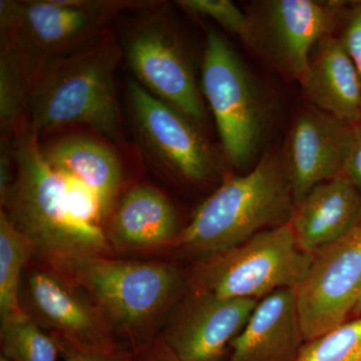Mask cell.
<instances>
[{"instance_id":"30bf717a","label":"cell","mask_w":361,"mask_h":361,"mask_svg":"<svg viewBox=\"0 0 361 361\" xmlns=\"http://www.w3.org/2000/svg\"><path fill=\"white\" fill-rule=\"evenodd\" d=\"M342 6L337 1L270 0L250 18L248 44L278 70L300 82L316 44L329 35Z\"/></svg>"},{"instance_id":"9a60e30c","label":"cell","mask_w":361,"mask_h":361,"mask_svg":"<svg viewBox=\"0 0 361 361\" xmlns=\"http://www.w3.org/2000/svg\"><path fill=\"white\" fill-rule=\"evenodd\" d=\"M361 220V192L344 176L322 183L297 204L289 221L297 245L314 256Z\"/></svg>"},{"instance_id":"83f0119b","label":"cell","mask_w":361,"mask_h":361,"mask_svg":"<svg viewBox=\"0 0 361 361\" xmlns=\"http://www.w3.org/2000/svg\"><path fill=\"white\" fill-rule=\"evenodd\" d=\"M141 361H180L174 355L161 341H157L151 348L149 349L148 353L145 355Z\"/></svg>"},{"instance_id":"484cf974","label":"cell","mask_w":361,"mask_h":361,"mask_svg":"<svg viewBox=\"0 0 361 361\" xmlns=\"http://www.w3.org/2000/svg\"><path fill=\"white\" fill-rule=\"evenodd\" d=\"M342 176L348 178L361 192V118L351 125L350 140Z\"/></svg>"},{"instance_id":"277c9868","label":"cell","mask_w":361,"mask_h":361,"mask_svg":"<svg viewBox=\"0 0 361 361\" xmlns=\"http://www.w3.org/2000/svg\"><path fill=\"white\" fill-rule=\"evenodd\" d=\"M294 208L284 165L267 154L248 174L224 180L197 209L173 245L204 257L287 224Z\"/></svg>"},{"instance_id":"ac0fdd59","label":"cell","mask_w":361,"mask_h":361,"mask_svg":"<svg viewBox=\"0 0 361 361\" xmlns=\"http://www.w3.org/2000/svg\"><path fill=\"white\" fill-rule=\"evenodd\" d=\"M111 214L106 235L111 248L142 251L173 245L180 232L173 204L148 185L132 188Z\"/></svg>"},{"instance_id":"7402d4cb","label":"cell","mask_w":361,"mask_h":361,"mask_svg":"<svg viewBox=\"0 0 361 361\" xmlns=\"http://www.w3.org/2000/svg\"><path fill=\"white\" fill-rule=\"evenodd\" d=\"M1 355L11 361H58L61 355L56 337L28 316L1 323Z\"/></svg>"},{"instance_id":"5b68a950","label":"cell","mask_w":361,"mask_h":361,"mask_svg":"<svg viewBox=\"0 0 361 361\" xmlns=\"http://www.w3.org/2000/svg\"><path fill=\"white\" fill-rule=\"evenodd\" d=\"M313 257L299 248L287 223L199 258L187 286L194 293L259 300L279 289L296 288Z\"/></svg>"},{"instance_id":"5bb4252c","label":"cell","mask_w":361,"mask_h":361,"mask_svg":"<svg viewBox=\"0 0 361 361\" xmlns=\"http://www.w3.org/2000/svg\"><path fill=\"white\" fill-rule=\"evenodd\" d=\"M350 134L351 125L314 106L299 114L284 164L295 206L313 188L342 175Z\"/></svg>"},{"instance_id":"f546056e","label":"cell","mask_w":361,"mask_h":361,"mask_svg":"<svg viewBox=\"0 0 361 361\" xmlns=\"http://www.w3.org/2000/svg\"><path fill=\"white\" fill-rule=\"evenodd\" d=\"M0 361H11V360H7L6 356L0 355Z\"/></svg>"},{"instance_id":"52a82bcc","label":"cell","mask_w":361,"mask_h":361,"mask_svg":"<svg viewBox=\"0 0 361 361\" xmlns=\"http://www.w3.org/2000/svg\"><path fill=\"white\" fill-rule=\"evenodd\" d=\"M145 6H148V2L1 0L0 26L1 32L51 59L68 54L94 39L120 11Z\"/></svg>"},{"instance_id":"d4e9b609","label":"cell","mask_w":361,"mask_h":361,"mask_svg":"<svg viewBox=\"0 0 361 361\" xmlns=\"http://www.w3.org/2000/svg\"><path fill=\"white\" fill-rule=\"evenodd\" d=\"M56 337L65 361H133L135 351L114 345H89Z\"/></svg>"},{"instance_id":"cb8c5ba5","label":"cell","mask_w":361,"mask_h":361,"mask_svg":"<svg viewBox=\"0 0 361 361\" xmlns=\"http://www.w3.org/2000/svg\"><path fill=\"white\" fill-rule=\"evenodd\" d=\"M180 6L191 13L203 14L219 23L233 35L248 42L251 20L236 4L229 0H180Z\"/></svg>"},{"instance_id":"3957f363","label":"cell","mask_w":361,"mask_h":361,"mask_svg":"<svg viewBox=\"0 0 361 361\" xmlns=\"http://www.w3.org/2000/svg\"><path fill=\"white\" fill-rule=\"evenodd\" d=\"M45 264L84 292L114 334L135 348L152 338L187 286L180 270L167 263L89 255Z\"/></svg>"},{"instance_id":"4fadbf2b","label":"cell","mask_w":361,"mask_h":361,"mask_svg":"<svg viewBox=\"0 0 361 361\" xmlns=\"http://www.w3.org/2000/svg\"><path fill=\"white\" fill-rule=\"evenodd\" d=\"M258 302L190 292L176 306L161 342L180 361H220Z\"/></svg>"},{"instance_id":"2e32d148","label":"cell","mask_w":361,"mask_h":361,"mask_svg":"<svg viewBox=\"0 0 361 361\" xmlns=\"http://www.w3.org/2000/svg\"><path fill=\"white\" fill-rule=\"evenodd\" d=\"M301 87L314 108L353 125L361 118V77L341 39L326 35L311 54Z\"/></svg>"},{"instance_id":"4316f807","label":"cell","mask_w":361,"mask_h":361,"mask_svg":"<svg viewBox=\"0 0 361 361\" xmlns=\"http://www.w3.org/2000/svg\"><path fill=\"white\" fill-rule=\"evenodd\" d=\"M361 77V4L351 11L341 37Z\"/></svg>"},{"instance_id":"44dd1931","label":"cell","mask_w":361,"mask_h":361,"mask_svg":"<svg viewBox=\"0 0 361 361\" xmlns=\"http://www.w3.org/2000/svg\"><path fill=\"white\" fill-rule=\"evenodd\" d=\"M33 256L32 247L16 227L6 211H0V322L27 316L21 307L20 287L26 266Z\"/></svg>"},{"instance_id":"7a4b0ae2","label":"cell","mask_w":361,"mask_h":361,"mask_svg":"<svg viewBox=\"0 0 361 361\" xmlns=\"http://www.w3.org/2000/svg\"><path fill=\"white\" fill-rule=\"evenodd\" d=\"M122 52L115 35L106 28L78 49L49 59L30 97L28 130L39 137L82 125L120 140L115 75Z\"/></svg>"},{"instance_id":"7c38bea8","label":"cell","mask_w":361,"mask_h":361,"mask_svg":"<svg viewBox=\"0 0 361 361\" xmlns=\"http://www.w3.org/2000/svg\"><path fill=\"white\" fill-rule=\"evenodd\" d=\"M26 266L20 304L32 322L51 336L89 345H114L115 334L87 295L51 266Z\"/></svg>"},{"instance_id":"8992f818","label":"cell","mask_w":361,"mask_h":361,"mask_svg":"<svg viewBox=\"0 0 361 361\" xmlns=\"http://www.w3.org/2000/svg\"><path fill=\"white\" fill-rule=\"evenodd\" d=\"M202 87L228 161L235 167H243L257 151L264 111L246 66L229 42L216 32L207 35Z\"/></svg>"},{"instance_id":"6da1fadb","label":"cell","mask_w":361,"mask_h":361,"mask_svg":"<svg viewBox=\"0 0 361 361\" xmlns=\"http://www.w3.org/2000/svg\"><path fill=\"white\" fill-rule=\"evenodd\" d=\"M13 176L1 209L40 262L111 255L106 231L73 213L66 178L45 160L39 137L26 127L13 140Z\"/></svg>"},{"instance_id":"603a6c76","label":"cell","mask_w":361,"mask_h":361,"mask_svg":"<svg viewBox=\"0 0 361 361\" xmlns=\"http://www.w3.org/2000/svg\"><path fill=\"white\" fill-rule=\"evenodd\" d=\"M292 361H361V316L307 341Z\"/></svg>"},{"instance_id":"f1b7e54d","label":"cell","mask_w":361,"mask_h":361,"mask_svg":"<svg viewBox=\"0 0 361 361\" xmlns=\"http://www.w3.org/2000/svg\"><path fill=\"white\" fill-rule=\"evenodd\" d=\"M353 313L355 316H357V317H360L361 316V287L360 293H358L357 300H356L355 310H353Z\"/></svg>"},{"instance_id":"9c48e42d","label":"cell","mask_w":361,"mask_h":361,"mask_svg":"<svg viewBox=\"0 0 361 361\" xmlns=\"http://www.w3.org/2000/svg\"><path fill=\"white\" fill-rule=\"evenodd\" d=\"M125 51L145 89L196 125L205 122V108L191 63L167 21L152 16L135 23L128 33Z\"/></svg>"},{"instance_id":"8fae6325","label":"cell","mask_w":361,"mask_h":361,"mask_svg":"<svg viewBox=\"0 0 361 361\" xmlns=\"http://www.w3.org/2000/svg\"><path fill=\"white\" fill-rule=\"evenodd\" d=\"M128 102L140 140L157 161L190 182L215 175L212 152L196 123L135 80L128 87Z\"/></svg>"},{"instance_id":"ffe728a7","label":"cell","mask_w":361,"mask_h":361,"mask_svg":"<svg viewBox=\"0 0 361 361\" xmlns=\"http://www.w3.org/2000/svg\"><path fill=\"white\" fill-rule=\"evenodd\" d=\"M0 123L4 140H13L27 127L35 82L49 59L1 32L0 45Z\"/></svg>"},{"instance_id":"e0dca14e","label":"cell","mask_w":361,"mask_h":361,"mask_svg":"<svg viewBox=\"0 0 361 361\" xmlns=\"http://www.w3.org/2000/svg\"><path fill=\"white\" fill-rule=\"evenodd\" d=\"M301 341L295 288L279 289L259 301L230 344V361H283L296 355Z\"/></svg>"},{"instance_id":"d6986e66","label":"cell","mask_w":361,"mask_h":361,"mask_svg":"<svg viewBox=\"0 0 361 361\" xmlns=\"http://www.w3.org/2000/svg\"><path fill=\"white\" fill-rule=\"evenodd\" d=\"M42 149L54 170L96 195L104 218L113 212L123 184L122 164L113 149L82 135H66Z\"/></svg>"},{"instance_id":"ba28073f","label":"cell","mask_w":361,"mask_h":361,"mask_svg":"<svg viewBox=\"0 0 361 361\" xmlns=\"http://www.w3.org/2000/svg\"><path fill=\"white\" fill-rule=\"evenodd\" d=\"M361 287V220L313 257L296 287L297 310L304 341L346 322Z\"/></svg>"}]
</instances>
